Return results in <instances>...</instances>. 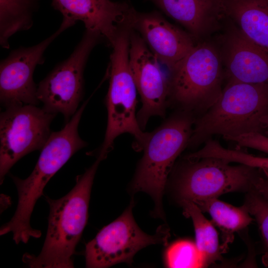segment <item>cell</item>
<instances>
[{"label":"cell","instance_id":"603a6c76","mask_svg":"<svg viewBox=\"0 0 268 268\" xmlns=\"http://www.w3.org/2000/svg\"><path fill=\"white\" fill-rule=\"evenodd\" d=\"M223 137L241 147L252 148L268 153V135L260 132H251L236 136Z\"/></svg>","mask_w":268,"mask_h":268},{"label":"cell","instance_id":"d6986e66","mask_svg":"<svg viewBox=\"0 0 268 268\" xmlns=\"http://www.w3.org/2000/svg\"><path fill=\"white\" fill-rule=\"evenodd\" d=\"M184 215L191 218L195 232L196 244L203 259L205 267L220 260L223 252L219 244L218 235L213 224L194 202L179 201Z\"/></svg>","mask_w":268,"mask_h":268},{"label":"cell","instance_id":"8992f818","mask_svg":"<svg viewBox=\"0 0 268 268\" xmlns=\"http://www.w3.org/2000/svg\"><path fill=\"white\" fill-rule=\"evenodd\" d=\"M169 104L193 115L203 114L217 100L223 89L224 73L220 51L209 42L197 43L169 72Z\"/></svg>","mask_w":268,"mask_h":268},{"label":"cell","instance_id":"6da1fadb","mask_svg":"<svg viewBox=\"0 0 268 268\" xmlns=\"http://www.w3.org/2000/svg\"><path fill=\"white\" fill-rule=\"evenodd\" d=\"M88 100L82 104L62 129L51 132L41 150L33 171L27 178L21 179L10 175L17 188L18 203L13 217L1 226V236L11 232L17 244L27 243L31 237L41 236V231L30 225L32 212L51 178L75 153L86 146V142L79 135L78 128Z\"/></svg>","mask_w":268,"mask_h":268},{"label":"cell","instance_id":"e0dca14e","mask_svg":"<svg viewBox=\"0 0 268 268\" xmlns=\"http://www.w3.org/2000/svg\"><path fill=\"white\" fill-rule=\"evenodd\" d=\"M225 17L249 38L268 49V0H223Z\"/></svg>","mask_w":268,"mask_h":268},{"label":"cell","instance_id":"cb8c5ba5","mask_svg":"<svg viewBox=\"0 0 268 268\" xmlns=\"http://www.w3.org/2000/svg\"><path fill=\"white\" fill-rule=\"evenodd\" d=\"M231 159L234 162L254 167L268 174V157L256 156L236 149L232 152Z\"/></svg>","mask_w":268,"mask_h":268},{"label":"cell","instance_id":"4fadbf2b","mask_svg":"<svg viewBox=\"0 0 268 268\" xmlns=\"http://www.w3.org/2000/svg\"><path fill=\"white\" fill-rule=\"evenodd\" d=\"M63 18L81 21L86 30L100 34L110 46L119 32L133 28L137 11L126 2L111 0H52Z\"/></svg>","mask_w":268,"mask_h":268},{"label":"cell","instance_id":"7402d4cb","mask_svg":"<svg viewBox=\"0 0 268 268\" xmlns=\"http://www.w3.org/2000/svg\"><path fill=\"white\" fill-rule=\"evenodd\" d=\"M244 204L257 223L264 245L263 262L268 267V199L253 189L248 192Z\"/></svg>","mask_w":268,"mask_h":268},{"label":"cell","instance_id":"ac0fdd59","mask_svg":"<svg viewBox=\"0 0 268 268\" xmlns=\"http://www.w3.org/2000/svg\"><path fill=\"white\" fill-rule=\"evenodd\" d=\"M202 212H207L223 234L224 243L221 247L223 252L228 243L232 241L233 234L248 226L254 219L244 204L236 207L212 198L196 203Z\"/></svg>","mask_w":268,"mask_h":268},{"label":"cell","instance_id":"8fae6325","mask_svg":"<svg viewBox=\"0 0 268 268\" xmlns=\"http://www.w3.org/2000/svg\"><path fill=\"white\" fill-rule=\"evenodd\" d=\"M74 24L63 18L59 28L46 39L34 46L13 50L1 61L0 101L3 107L39 104L33 77L35 67L44 62V54L49 45Z\"/></svg>","mask_w":268,"mask_h":268},{"label":"cell","instance_id":"484cf974","mask_svg":"<svg viewBox=\"0 0 268 268\" xmlns=\"http://www.w3.org/2000/svg\"><path fill=\"white\" fill-rule=\"evenodd\" d=\"M261 122L265 127H268V115L263 117L261 119Z\"/></svg>","mask_w":268,"mask_h":268},{"label":"cell","instance_id":"277c9868","mask_svg":"<svg viewBox=\"0 0 268 268\" xmlns=\"http://www.w3.org/2000/svg\"><path fill=\"white\" fill-rule=\"evenodd\" d=\"M195 118L180 110L154 131L144 145L143 156L131 184L133 193L148 194L154 202V214L162 217V198L168 177L180 154L188 146Z\"/></svg>","mask_w":268,"mask_h":268},{"label":"cell","instance_id":"52a82bcc","mask_svg":"<svg viewBox=\"0 0 268 268\" xmlns=\"http://www.w3.org/2000/svg\"><path fill=\"white\" fill-rule=\"evenodd\" d=\"M188 161L176 176L175 190L179 201L194 203L225 193L249 192L262 175L261 170L220 158L205 157Z\"/></svg>","mask_w":268,"mask_h":268},{"label":"cell","instance_id":"ffe728a7","mask_svg":"<svg viewBox=\"0 0 268 268\" xmlns=\"http://www.w3.org/2000/svg\"><path fill=\"white\" fill-rule=\"evenodd\" d=\"M39 0H0V44L9 48V39L32 26Z\"/></svg>","mask_w":268,"mask_h":268},{"label":"cell","instance_id":"30bf717a","mask_svg":"<svg viewBox=\"0 0 268 268\" xmlns=\"http://www.w3.org/2000/svg\"><path fill=\"white\" fill-rule=\"evenodd\" d=\"M56 114L37 105L5 108L0 115V183L10 168L25 155L41 150L51 132Z\"/></svg>","mask_w":268,"mask_h":268},{"label":"cell","instance_id":"5bb4252c","mask_svg":"<svg viewBox=\"0 0 268 268\" xmlns=\"http://www.w3.org/2000/svg\"><path fill=\"white\" fill-rule=\"evenodd\" d=\"M134 21L133 29L169 72L197 44L188 32L169 22L157 12H137Z\"/></svg>","mask_w":268,"mask_h":268},{"label":"cell","instance_id":"3957f363","mask_svg":"<svg viewBox=\"0 0 268 268\" xmlns=\"http://www.w3.org/2000/svg\"><path fill=\"white\" fill-rule=\"evenodd\" d=\"M268 115V84L228 82L217 100L195 119L188 146L195 147L215 134L236 136L262 133Z\"/></svg>","mask_w":268,"mask_h":268},{"label":"cell","instance_id":"ba28073f","mask_svg":"<svg viewBox=\"0 0 268 268\" xmlns=\"http://www.w3.org/2000/svg\"><path fill=\"white\" fill-rule=\"evenodd\" d=\"M134 201L114 221L103 227L85 246V266L105 268L116 264L132 263L134 256L151 245L167 242L168 228L160 226L153 235L144 232L136 223L133 214Z\"/></svg>","mask_w":268,"mask_h":268},{"label":"cell","instance_id":"44dd1931","mask_svg":"<svg viewBox=\"0 0 268 268\" xmlns=\"http://www.w3.org/2000/svg\"><path fill=\"white\" fill-rule=\"evenodd\" d=\"M164 260L167 268L205 267L196 243L189 240H180L172 243L165 252Z\"/></svg>","mask_w":268,"mask_h":268},{"label":"cell","instance_id":"d4e9b609","mask_svg":"<svg viewBox=\"0 0 268 268\" xmlns=\"http://www.w3.org/2000/svg\"><path fill=\"white\" fill-rule=\"evenodd\" d=\"M253 189L268 199V179L262 175L255 182Z\"/></svg>","mask_w":268,"mask_h":268},{"label":"cell","instance_id":"9a60e30c","mask_svg":"<svg viewBox=\"0 0 268 268\" xmlns=\"http://www.w3.org/2000/svg\"><path fill=\"white\" fill-rule=\"evenodd\" d=\"M220 51L228 82L268 84V49L255 43L238 28L224 37Z\"/></svg>","mask_w":268,"mask_h":268},{"label":"cell","instance_id":"2e32d148","mask_svg":"<svg viewBox=\"0 0 268 268\" xmlns=\"http://www.w3.org/2000/svg\"><path fill=\"white\" fill-rule=\"evenodd\" d=\"M196 40L216 30L225 17L223 0H151Z\"/></svg>","mask_w":268,"mask_h":268},{"label":"cell","instance_id":"7a4b0ae2","mask_svg":"<svg viewBox=\"0 0 268 268\" xmlns=\"http://www.w3.org/2000/svg\"><path fill=\"white\" fill-rule=\"evenodd\" d=\"M97 156L85 172L77 176L72 190L60 199L45 196L49 205L45 240L38 256L25 254L23 262L34 268H73V256L86 225L94 178L100 162Z\"/></svg>","mask_w":268,"mask_h":268},{"label":"cell","instance_id":"5b68a950","mask_svg":"<svg viewBox=\"0 0 268 268\" xmlns=\"http://www.w3.org/2000/svg\"><path fill=\"white\" fill-rule=\"evenodd\" d=\"M132 29L121 30L111 47L110 81L105 104L107 125L98 155L104 159L113 149L116 137L124 133L135 139L134 148L142 150L149 133L142 131L136 113L137 89L129 63L130 36Z\"/></svg>","mask_w":268,"mask_h":268},{"label":"cell","instance_id":"9c48e42d","mask_svg":"<svg viewBox=\"0 0 268 268\" xmlns=\"http://www.w3.org/2000/svg\"><path fill=\"white\" fill-rule=\"evenodd\" d=\"M104 39L96 32L85 30L66 60L59 63L37 85V97L46 111L62 113L66 123L77 111L83 95V72L88 57Z\"/></svg>","mask_w":268,"mask_h":268},{"label":"cell","instance_id":"7c38bea8","mask_svg":"<svg viewBox=\"0 0 268 268\" xmlns=\"http://www.w3.org/2000/svg\"><path fill=\"white\" fill-rule=\"evenodd\" d=\"M129 63L142 103L137 120L143 130L151 117L166 114L169 104V75L165 74L159 61L134 29L130 36Z\"/></svg>","mask_w":268,"mask_h":268}]
</instances>
